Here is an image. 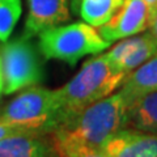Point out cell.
<instances>
[{"mask_svg":"<svg viewBox=\"0 0 157 157\" xmlns=\"http://www.w3.org/2000/svg\"><path fill=\"white\" fill-rule=\"evenodd\" d=\"M124 77L126 73L118 70L105 54L90 58L67 84L56 89L63 105L62 121L113 94Z\"/></svg>","mask_w":157,"mask_h":157,"instance_id":"obj_1","label":"cell"},{"mask_svg":"<svg viewBox=\"0 0 157 157\" xmlns=\"http://www.w3.org/2000/svg\"><path fill=\"white\" fill-rule=\"evenodd\" d=\"M127 109L126 98L119 90L67 115L55 130L64 131L90 145L100 147L113 134L126 128Z\"/></svg>","mask_w":157,"mask_h":157,"instance_id":"obj_2","label":"cell"},{"mask_svg":"<svg viewBox=\"0 0 157 157\" xmlns=\"http://www.w3.org/2000/svg\"><path fill=\"white\" fill-rule=\"evenodd\" d=\"M63 118V105L55 89L33 85L20 90L0 113V121L20 128L48 135Z\"/></svg>","mask_w":157,"mask_h":157,"instance_id":"obj_3","label":"cell"},{"mask_svg":"<svg viewBox=\"0 0 157 157\" xmlns=\"http://www.w3.org/2000/svg\"><path fill=\"white\" fill-rule=\"evenodd\" d=\"M37 37L43 58L64 62L71 67H75L81 58L97 55L111 45L100 36L94 26L85 21L46 29Z\"/></svg>","mask_w":157,"mask_h":157,"instance_id":"obj_4","label":"cell"},{"mask_svg":"<svg viewBox=\"0 0 157 157\" xmlns=\"http://www.w3.org/2000/svg\"><path fill=\"white\" fill-rule=\"evenodd\" d=\"M3 93L12 94L43 80V68L36 46L29 38L6 41L0 48Z\"/></svg>","mask_w":157,"mask_h":157,"instance_id":"obj_5","label":"cell"},{"mask_svg":"<svg viewBox=\"0 0 157 157\" xmlns=\"http://www.w3.org/2000/svg\"><path fill=\"white\" fill-rule=\"evenodd\" d=\"M149 22V12L144 0H123L114 16L97 30L102 38L113 43L145 32Z\"/></svg>","mask_w":157,"mask_h":157,"instance_id":"obj_6","label":"cell"},{"mask_svg":"<svg viewBox=\"0 0 157 157\" xmlns=\"http://www.w3.org/2000/svg\"><path fill=\"white\" fill-rule=\"evenodd\" d=\"M157 52V42L151 33L123 38L113 46L105 55L118 70L123 73H130L141 66Z\"/></svg>","mask_w":157,"mask_h":157,"instance_id":"obj_7","label":"cell"},{"mask_svg":"<svg viewBox=\"0 0 157 157\" xmlns=\"http://www.w3.org/2000/svg\"><path fill=\"white\" fill-rule=\"evenodd\" d=\"M109 157H157V135L122 128L100 145Z\"/></svg>","mask_w":157,"mask_h":157,"instance_id":"obj_8","label":"cell"},{"mask_svg":"<svg viewBox=\"0 0 157 157\" xmlns=\"http://www.w3.org/2000/svg\"><path fill=\"white\" fill-rule=\"evenodd\" d=\"M28 16L22 37L32 39L39 33L62 25L71 18L70 0H26Z\"/></svg>","mask_w":157,"mask_h":157,"instance_id":"obj_9","label":"cell"},{"mask_svg":"<svg viewBox=\"0 0 157 157\" xmlns=\"http://www.w3.org/2000/svg\"><path fill=\"white\" fill-rule=\"evenodd\" d=\"M0 157H59L50 134H18L0 140Z\"/></svg>","mask_w":157,"mask_h":157,"instance_id":"obj_10","label":"cell"},{"mask_svg":"<svg viewBox=\"0 0 157 157\" xmlns=\"http://www.w3.org/2000/svg\"><path fill=\"white\" fill-rule=\"evenodd\" d=\"M127 105L148 93L157 92V52L141 66L127 73L121 85Z\"/></svg>","mask_w":157,"mask_h":157,"instance_id":"obj_11","label":"cell"},{"mask_svg":"<svg viewBox=\"0 0 157 157\" xmlns=\"http://www.w3.org/2000/svg\"><path fill=\"white\" fill-rule=\"evenodd\" d=\"M126 128L157 135V92L137 98L128 106Z\"/></svg>","mask_w":157,"mask_h":157,"instance_id":"obj_12","label":"cell"},{"mask_svg":"<svg viewBox=\"0 0 157 157\" xmlns=\"http://www.w3.org/2000/svg\"><path fill=\"white\" fill-rule=\"evenodd\" d=\"M77 13L86 24L98 28L114 16L123 0H75Z\"/></svg>","mask_w":157,"mask_h":157,"instance_id":"obj_13","label":"cell"},{"mask_svg":"<svg viewBox=\"0 0 157 157\" xmlns=\"http://www.w3.org/2000/svg\"><path fill=\"white\" fill-rule=\"evenodd\" d=\"M50 136L60 157H109L100 147L90 145L64 131L55 130Z\"/></svg>","mask_w":157,"mask_h":157,"instance_id":"obj_14","label":"cell"},{"mask_svg":"<svg viewBox=\"0 0 157 157\" xmlns=\"http://www.w3.org/2000/svg\"><path fill=\"white\" fill-rule=\"evenodd\" d=\"M22 13L21 0H0V42L9 39Z\"/></svg>","mask_w":157,"mask_h":157,"instance_id":"obj_15","label":"cell"},{"mask_svg":"<svg viewBox=\"0 0 157 157\" xmlns=\"http://www.w3.org/2000/svg\"><path fill=\"white\" fill-rule=\"evenodd\" d=\"M34 131H29L25 128H20L17 126H12L9 123H6V122H2L0 121V140L6 139L8 136H12V135H18V134H32ZM39 134V132H37ZM45 135V134H43Z\"/></svg>","mask_w":157,"mask_h":157,"instance_id":"obj_16","label":"cell"},{"mask_svg":"<svg viewBox=\"0 0 157 157\" xmlns=\"http://www.w3.org/2000/svg\"><path fill=\"white\" fill-rule=\"evenodd\" d=\"M144 3H145L147 8H148V12H149V21L152 22V18L155 17V14L157 12V0H144ZM151 22H149V25H151Z\"/></svg>","mask_w":157,"mask_h":157,"instance_id":"obj_17","label":"cell"},{"mask_svg":"<svg viewBox=\"0 0 157 157\" xmlns=\"http://www.w3.org/2000/svg\"><path fill=\"white\" fill-rule=\"evenodd\" d=\"M149 33H151V36L155 38V41L157 42V12L155 14V17L152 18V22H151V25H149Z\"/></svg>","mask_w":157,"mask_h":157,"instance_id":"obj_18","label":"cell"},{"mask_svg":"<svg viewBox=\"0 0 157 157\" xmlns=\"http://www.w3.org/2000/svg\"><path fill=\"white\" fill-rule=\"evenodd\" d=\"M3 93V72H2V56H0V94Z\"/></svg>","mask_w":157,"mask_h":157,"instance_id":"obj_19","label":"cell"},{"mask_svg":"<svg viewBox=\"0 0 157 157\" xmlns=\"http://www.w3.org/2000/svg\"><path fill=\"white\" fill-rule=\"evenodd\" d=\"M0 96H2V94H0Z\"/></svg>","mask_w":157,"mask_h":157,"instance_id":"obj_20","label":"cell"},{"mask_svg":"<svg viewBox=\"0 0 157 157\" xmlns=\"http://www.w3.org/2000/svg\"><path fill=\"white\" fill-rule=\"evenodd\" d=\"M59 157H60V156H59Z\"/></svg>","mask_w":157,"mask_h":157,"instance_id":"obj_21","label":"cell"}]
</instances>
